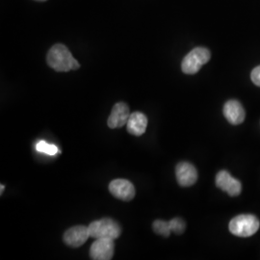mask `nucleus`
Returning a JSON list of instances; mask_svg holds the SVG:
<instances>
[{"label":"nucleus","instance_id":"obj_7","mask_svg":"<svg viewBox=\"0 0 260 260\" xmlns=\"http://www.w3.org/2000/svg\"><path fill=\"white\" fill-rule=\"evenodd\" d=\"M91 237L89 228L86 225H75L69 229L63 236V240L67 246L71 248H79L88 238Z\"/></svg>","mask_w":260,"mask_h":260},{"label":"nucleus","instance_id":"obj_9","mask_svg":"<svg viewBox=\"0 0 260 260\" xmlns=\"http://www.w3.org/2000/svg\"><path fill=\"white\" fill-rule=\"evenodd\" d=\"M129 117V108L127 104L124 103H116L112 108L107 124L110 128H121L123 125H126Z\"/></svg>","mask_w":260,"mask_h":260},{"label":"nucleus","instance_id":"obj_4","mask_svg":"<svg viewBox=\"0 0 260 260\" xmlns=\"http://www.w3.org/2000/svg\"><path fill=\"white\" fill-rule=\"evenodd\" d=\"M210 51L205 47H197L184 57L181 69L186 75H195L210 60Z\"/></svg>","mask_w":260,"mask_h":260},{"label":"nucleus","instance_id":"obj_6","mask_svg":"<svg viewBox=\"0 0 260 260\" xmlns=\"http://www.w3.org/2000/svg\"><path fill=\"white\" fill-rule=\"evenodd\" d=\"M109 191L115 198L129 202L135 197V187L127 179H114L109 184Z\"/></svg>","mask_w":260,"mask_h":260},{"label":"nucleus","instance_id":"obj_13","mask_svg":"<svg viewBox=\"0 0 260 260\" xmlns=\"http://www.w3.org/2000/svg\"><path fill=\"white\" fill-rule=\"evenodd\" d=\"M36 150L42 153H46L47 155H56L60 152L59 149L53 144H48L46 141L42 140L36 144Z\"/></svg>","mask_w":260,"mask_h":260},{"label":"nucleus","instance_id":"obj_5","mask_svg":"<svg viewBox=\"0 0 260 260\" xmlns=\"http://www.w3.org/2000/svg\"><path fill=\"white\" fill-rule=\"evenodd\" d=\"M114 239L99 238L93 242L90 249V256L93 260H110L114 255Z\"/></svg>","mask_w":260,"mask_h":260},{"label":"nucleus","instance_id":"obj_14","mask_svg":"<svg viewBox=\"0 0 260 260\" xmlns=\"http://www.w3.org/2000/svg\"><path fill=\"white\" fill-rule=\"evenodd\" d=\"M152 229L156 234L162 235L164 237H169L170 234L172 233L170 223L166 222V221H162V220L154 221L152 223Z\"/></svg>","mask_w":260,"mask_h":260},{"label":"nucleus","instance_id":"obj_8","mask_svg":"<svg viewBox=\"0 0 260 260\" xmlns=\"http://www.w3.org/2000/svg\"><path fill=\"white\" fill-rule=\"evenodd\" d=\"M216 185L232 197L241 193L242 186L239 180L233 178L229 172L221 171L216 177Z\"/></svg>","mask_w":260,"mask_h":260},{"label":"nucleus","instance_id":"obj_17","mask_svg":"<svg viewBox=\"0 0 260 260\" xmlns=\"http://www.w3.org/2000/svg\"><path fill=\"white\" fill-rule=\"evenodd\" d=\"M1 187V194H2V192H3V190L5 189V186L1 185L0 186Z\"/></svg>","mask_w":260,"mask_h":260},{"label":"nucleus","instance_id":"obj_2","mask_svg":"<svg viewBox=\"0 0 260 260\" xmlns=\"http://www.w3.org/2000/svg\"><path fill=\"white\" fill-rule=\"evenodd\" d=\"M90 236L99 238L118 239L121 236V225L110 218H103L89 224Z\"/></svg>","mask_w":260,"mask_h":260},{"label":"nucleus","instance_id":"obj_18","mask_svg":"<svg viewBox=\"0 0 260 260\" xmlns=\"http://www.w3.org/2000/svg\"><path fill=\"white\" fill-rule=\"evenodd\" d=\"M38 1H46V0H38Z\"/></svg>","mask_w":260,"mask_h":260},{"label":"nucleus","instance_id":"obj_16","mask_svg":"<svg viewBox=\"0 0 260 260\" xmlns=\"http://www.w3.org/2000/svg\"><path fill=\"white\" fill-rule=\"evenodd\" d=\"M251 77L252 82L255 84L256 86L260 87V66L256 67V68L251 72Z\"/></svg>","mask_w":260,"mask_h":260},{"label":"nucleus","instance_id":"obj_12","mask_svg":"<svg viewBox=\"0 0 260 260\" xmlns=\"http://www.w3.org/2000/svg\"><path fill=\"white\" fill-rule=\"evenodd\" d=\"M148 126V118L141 112H134L130 114L129 119L126 123V129L134 136L143 135Z\"/></svg>","mask_w":260,"mask_h":260},{"label":"nucleus","instance_id":"obj_15","mask_svg":"<svg viewBox=\"0 0 260 260\" xmlns=\"http://www.w3.org/2000/svg\"><path fill=\"white\" fill-rule=\"evenodd\" d=\"M170 226L173 233L177 234H182L186 229L185 222L181 218H174L171 221H169Z\"/></svg>","mask_w":260,"mask_h":260},{"label":"nucleus","instance_id":"obj_3","mask_svg":"<svg viewBox=\"0 0 260 260\" xmlns=\"http://www.w3.org/2000/svg\"><path fill=\"white\" fill-rule=\"evenodd\" d=\"M259 220L253 215H239L234 217L230 223V231L233 235L249 237L259 230Z\"/></svg>","mask_w":260,"mask_h":260},{"label":"nucleus","instance_id":"obj_11","mask_svg":"<svg viewBox=\"0 0 260 260\" xmlns=\"http://www.w3.org/2000/svg\"><path fill=\"white\" fill-rule=\"evenodd\" d=\"M223 115L229 122L237 125L244 121L246 113L239 102L229 101L223 106Z\"/></svg>","mask_w":260,"mask_h":260},{"label":"nucleus","instance_id":"obj_10","mask_svg":"<svg viewBox=\"0 0 260 260\" xmlns=\"http://www.w3.org/2000/svg\"><path fill=\"white\" fill-rule=\"evenodd\" d=\"M176 176L178 184L182 187L194 185L198 180L197 169L188 162H181L177 165Z\"/></svg>","mask_w":260,"mask_h":260},{"label":"nucleus","instance_id":"obj_1","mask_svg":"<svg viewBox=\"0 0 260 260\" xmlns=\"http://www.w3.org/2000/svg\"><path fill=\"white\" fill-rule=\"evenodd\" d=\"M47 64L54 71L60 73H67L80 68L79 63L74 58L69 48L61 44H57L50 48L47 53Z\"/></svg>","mask_w":260,"mask_h":260}]
</instances>
